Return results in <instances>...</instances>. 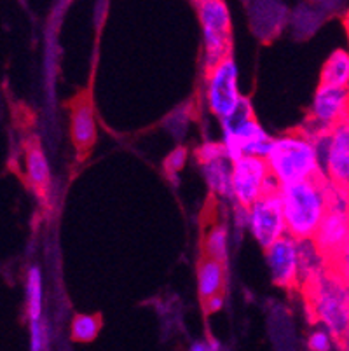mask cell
<instances>
[{
  "label": "cell",
  "mask_w": 349,
  "mask_h": 351,
  "mask_svg": "<svg viewBox=\"0 0 349 351\" xmlns=\"http://www.w3.org/2000/svg\"><path fill=\"white\" fill-rule=\"evenodd\" d=\"M328 186L325 175L280 186L287 234L313 239L328 208Z\"/></svg>",
  "instance_id": "6da1fadb"
},
{
  "label": "cell",
  "mask_w": 349,
  "mask_h": 351,
  "mask_svg": "<svg viewBox=\"0 0 349 351\" xmlns=\"http://www.w3.org/2000/svg\"><path fill=\"white\" fill-rule=\"evenodd\" d=\"M307 313L315 325L328 328L339 341L349 328V285L335 278L330 271L307 280L300 287Z\"/></svg>",
  "instance_id": "7a4b0ae2"
},
{
  "label": "cell",
  "mask_w": 349,
  "mask_h": 351,
  "mask_svg": "<svg viewBox=\"0 0 349 351\" xmlns=\"http://www.w3.org/2000/svg\"><path fill=\"white\" fill-rule=\"evenodd\" d=\"M265 161L280 186L323 175L318 147L304 132V128L292 130L281 138L273 140Z\"/></svg>",
  "instance_id": "3957f363"
},
{
  "label": "cell",
  "mask_w": 349,
  "mask_h": 351,
  "mask_svg": "<svg viewBox=\"0 0 349 351\" xmlns=\"http://www.w3.org/2000/svg\"><path fill=\"white\" fill-rule=\"evenodd\" d=\"M316 248L330 258L342 245L349 241V189L332 184L328 186V208L318 231L313 236Z\"/></svg>",
  "instance_id": "277c9868"
},
{
  "label": "cell",
  "mask_w": 349,
  "mask_h": 351,
  "mask_svg": "<svg viewBox=\"0 0 349 351\" xmlns=\"http://www.w3.org/2000/svg\"><path fill=\"white\" fill-rule=\"evenodd\" d=\"M200 12L206 69L230 56V14L224 0H194Z\"/></svg>",
  "instance_id": "5b68a950"
},
{
  "label": "cell",
  "mask_w": 349,
  "mask_h": 351,
  "mask_svg": "<svg viewBox=\"0 0 349 351\" xmlns=\"http://www.w3.org/2000/svg\"><path fill=\"white\" fill-rule=\"evenodd\" d=\"M273 187H280V182L273 177L265 158L243 154L232 161V197L239 206L250 208L264 191Z\"/></svg>",
  "instance_id": "8992f818"
},
{
  "label": "cell",
  "mask_w": 349,
  "mask_h": 351,
  "mask_svg": "<svg viewBox=\"0 0 349 351\" xmlns=\"http://www.w3.org/2000/svg\"><path fill=\"white\" fill-rule=\"evenodd\" d=\"M243 97L238 89V69L230 56L206 69V101L219 119L226 121L236 112Z\"/></svg>",
  "instance_id": "52a82bcc"
},
{
  "label": "cell",
  "mask_w": 349,
  "mask_h": 351,
  "mask_svg": "<svg viewBox=\"0 0 349 351\" xmlns=\"http://www.w3.org/2000/svg\"><path fill=\"white\" fill-rule=\"evenodd\" d=\"M316 147L326 180L349 189V114L316 140Z\"/></svg>",
  "instance_id": "ba28073f"
},
{
  "label": "cell",
  "mask_w": 349,
  "mask_h": 351,
  "mask_svg": "<svg viewBox=\"0 0 349 351\" xmlns=\"http://www.w3.org/2000/svg\"><path fill=\"white\" fill-rule=\"evenodd\" d=\"M248 226L258 245L267 248L287 232L280 187L262 193V196L248 208Z\"/></svg>",
  "instance_id": "9c48e42d"
},
{
  "label": "cell",
  "mask_w": 349,
  "mask_h": 351,
  "mask_svg": "<svg viewBox=\"0 0 349 351\" xmlns=\"http://www.w3.org/2000/svg\"><path fill=\"white\" fill-rule=\"evenodd\" d=\"M269 269L273 282L287 290H300V269H299V239L290 234L281 236L273 245L265 248Z\"/></svg>",
  "instance_id": "30bf717a"
},
{
  "label": "cell",
  "mask_w": 349,
  "mask_h": 351,
  "mask_svg": "<svg viewBox=\"0 0 349 351\" xmlns=\"http://www.w3.org/2000/svg\"><path fill=\"white\" fill-rule=\"evenodd\" d=\"M349 114V89L320 82L315 91L309 121L330 130Z\"/></svg>",
  "instance_id": "8fae6325"
},
{
  "label": "cell",
  "mask_w": 349,
  "mask_h": 351,
  "mask_svg": "<svg viewBox=\"0 0 349 351\" xmlns=\"http://www.w3.org/2000/svg\"><path fill=\"white\" fill-rule=\"evenodd\" d=\"M70 133H72V142L75 145V151L79 152V158H86L89 151L95 145L96 140V121L95 110H93V101L88 95H81L70 105Z\"/></svg>",
  "instance_id": "7c38bea8"
},
{
  "label": "cell",
  "mask_w": 349,
  "mask_h": 351,
  "mask_svg": "<svg viewBox=\"0 0 349 351\" xmlns=\"http://www.w3.org/2000/svg\"><path fill=\"white\" fill-rule=\"evenodd\" d=\"M201 250L204 255L217 258V261H227V245H229V234L227 226L220 213V206L215 201H210L203 212L201 219Z\"/></svg>",
  "instance_id": "4fadbf2b"
},
{
  "label": "cell",
  "mask_w": 349,
  "mask_h": 351,
  "mask_svg": "<svg viewBox=\"0 0 349 351\" xmlns=\"http://www.w3.org/2000/svg\"><path fill=\"white\" fill-rule=\"evenodd\" d=\"M197 290L203 306L210 299L226 293V263L210 255H201L197 264Z\"/></svg>",
  "instance_id": "5bb4252c"
},
{
  "label": "cell",
  "mask_w": 349,
  "mask_h": 351,
  "mask_svg": "<svg viewBox=\"0 0 349 351\" xmlns=\"http://www.w3.org/2000/svg\"><path fill=\"white\" fill-rule=\"evenodd\" d=\"M25 161H27V175L32 186L40 194L46 193L49 186V166H47L43 149L35 138L25 145Z\"/></svg>",
  "instance_id": "9a60e30c"
},
{
  "label": "cell",
  "mask_w": 349,
  "mask_h": 351,
  "mask_svg": "<svg viewBox=\"0 0 349 351\" xmlns=\"http://www.w3.org/2000/svg\"><path fill=\"white\" fill-rule=\"evenodd\" d=\"M203 171L213 193L224 197L232 196V161L229 158L203 162Z\"/></svg>",
  "instance_id": "2e32d148"
},
{
  "label": "cell",
  "mask_w": 349,
  "mask_h": 351,
  "mask_svg": "<svg viewBox=\"0 0 349 351\" xmlns=\"http://www.w3.org/2000/svg\"><path fill=\"white\" fill-rule=\"evenodd\" d=\"M322 84L348 88L349 84V51L335 49L322 69Z\"/></svg>",
  "instance_id": "e0dca14e"
},
{
  "label": "cell",
  "mask_w": 349,
  "mask_h": 351,
  "mask_svg": "<svg viewBox=\"0 0 349 351\" xmlns=\"http://www.w3.org/2000/svg\"><path fill=\"white\" fill-rule=\"evenodd\" d=\"M27 298L30 322H38L40 320V313H43V278H40L38 267H32L30 273H28Z\"/></svg>",
  "instance_id": "ac0fdd59"
},
{
  "label": "cell",
  "mask_w": 349,
  "mask_h": 351,
  "mask_svg": "<svg viewBox=\"0 0 349 351\" xmlns=\"http://www.w3.org/2000/svg\"><path fill=\"white\" fill-rule=\"evenodd\" d=\"M100 327V318L95 315H79L72 322V339L77 343H91L98 336Z\"/></svg>",
  "instance_id": "d6986e66"
},
{
  "label": "cell",
  "mask_w": 349,
  "mask_h": 351,
  "mask_svg": "<svg viewBox=\"0 0 349 351\" xmlns=\"http://www.w3.org/2000/svg\"><path fill=\"white\" fill-rule=\"evenodd\" d=\"M328 271L349 285V241L328 258Z\"/></svg>",
  "instance_id": "ffe728a7"
},
{
  "label": "cell",
  "mask_w": 349,
  "mask_h": 351,
  "mask_svg": "<svg viewBox=\"0 0 349 351\" xmlns=\"http://www.w3.org/2000/svg\"><path fill=\"white\" fill-rule=\"evenodd\" d=\"M307 348L313 351H328L334 350V348H339V341L335 339L334 334L328 328L322 327V325H316L315 330L309 334Z\"/></svg>",
  "instance_id": "44dd1931"
},
{
  "label": "cell",
  "mask_w": 349,
  "mask_h": 351,
  "mask_svg": "<svg viewBox=\"0 0 349 351\" xmlns=\"http://www.w3.org/2000/svg\"><path fill=\"white\" fill-rule=\"evenodd\" d=\"M219 158H227L224 143H204L200 151H197V159L201 161V165Z\"/></svg>",
  "instance_id": "7402d4cb"
},
{
  "label": "cell",
  "mask_w": 349,
  "mask_h": 351,
  "mask_svg": "<svg viewBox=\"0 0 349 351\" xmlns=\"http://www.w3.org/2000/svg\"><path fill=\"white\" fill-rule=\"evenodd\" d=\"M185 159H187V151H185L184 147H180L177 151H173L165 162L166 171H168L169 175L180 171L185 165Z\"/></svg>",
  "instance_id": "603a6c76"
},
{
  "label": "cell",
  "mask_w": 349,
  "mask_h": 351,
  "mask_svg": "<svg viewBox=\"0 0 349 351\" xmlns=\"http://www.w3.org/2000/svg\"><path fill=\"white\" fill-rule=\"evenodd\" d=\"M30 336H32V350L38 351L44 348L46 343V330L43 327V322H30Z\"/></svg>",
  "instance_id": "cb8c5ba5"
},
{
  "label": "cell",
  "mask_w": 349,
  "mask_h": 351,
  "mask_svg": "<svg viewBox=\"0 0 349 351\" xmlns=\"http://www.w3.org/2000/svg\"><path fill=\"white\" fill-rule=\"evenodd\" d=\"M341 348H344V350H349V328H348V332H346L344 336H342Z\"/></svg>",
  "instance_id": "d4e9b609"
},
{
  "label": "cell",
  "mask_w": 349,
  "mask_h": 351,
  "mask_svg": "<svg viewBox=\"0 0 349 351\" xmlns=\"http://www.w3.org/2000/svg\"><path fill=\"white\" fill-rule=\"evenodd\" d=\"M344 27H346V34H348V43H349V14L346 16V20H344Z\"/></svg>",
  "instance_id": "484cf974"
}]
</instances>
